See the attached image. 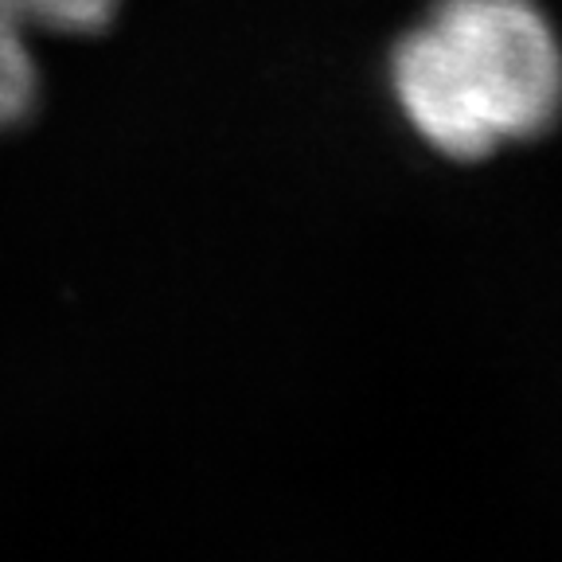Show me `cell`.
Listing matches in <instances>:
<instances>
[{
    "mask_svg": "<svg viewBox=\"0 0 562 562\" xmlns=\"http://www.w3.org/2000/svg\"><path fill=\"white\" fill-rule=\"evenodd\" d=\"M27 16L20 0H0V130L32 114L40 94V70L27 47Z\"/></svg>",
    "mask_w": 562,
    "mask_h": 562,
    "instance_id": "obj_2",
    "label": "cell"
},
{
    "mask_svg": "<svg viewBox=\"0 0 562 562\" xmlns=\"http://www.w3.org/2000/svg\"><path fill=\"white\" fill-rule=\"evenodd\" d=\"M122 0H20L32 32L55 35H87L102 32L114 20Z\"/></svg>",
    "mask_w": 562,
    "mask_h": 562,
    "instance_id": "obj_3",
    "label": "cell"
},
{
    "mask_svg": "<svg viewBox=\"0 0 562 562\" xmlns=\"http://www.w3.org/2000/svg\"><path fill=\"white\" fill-rule=\"evenodd\" d=\"M398 110L430 149L481 160L562 110V47L536 0H438L391 55Z\"/></svg>",
    "mask_w": 562,
    "mask_h": 562,
    "instance_id": "obj_1",
    "label": "cell"
}]
</instances>
